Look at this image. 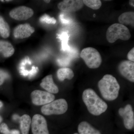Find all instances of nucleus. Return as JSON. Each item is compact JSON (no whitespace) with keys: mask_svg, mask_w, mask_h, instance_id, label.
I'll return each instance as SVG.
<instances>
[{"mask_svg":"<svg viewBox=\"0 0 134 134\" xmlns=\"http://www.w3.org/2000/svg\"><path fill=\"white\" fill-rule=\"evenodd\" d=\"M82 97L89 112L92 115H100L108 108L106 103L92 89H87L84 91Z\"/></svg>","mask_w":134,"mask_h":134,"instance_id":"nucleus-1","label":"nucleus"},{"mask_svg":"<svg viewBox=\"0 0 134 134\" xmlns=\"http://www.w3.org/2000/svg\"><path fill=\"white\" fill-rule=\"evenodd\" d=\"M98 85L102 97L105 100L111 101L118 97L120 87L117 79L112 75H105Z\"/></svg>","mask_w":134,"mask_h":134,"instance_id":"nucleus-2","label":"nucleus"},{"mask_svg":"<svg viewBox=\"0 0 134 134\" xmlns=\"http://www.w3.org/2000/svg\"><path fill=\"white\" fill-rule=\"evenodd\" d=\"M106 36L107 41L110 43H114L118 39L127 41L131 37L129 29L119 23L114 24L109 26Z\"/></svg>","mask_w":134,"mask_h":134,"instance_id":"nucleus-3","label":"nucleus"},{"mask_svg":"<svg viewBox=\"0 0 134 134\" xmlns=\"http://www.w3.org/2000/svg\"><path fill=\"white\" fill-rule=\"evenodd\" d=\"M81 57L90 68H97L102 63V59L100 53L93 47L83 48L81 52Z\"/></svg>","mask_w":134,"mask_h":134,"instance_id":"nucleus-4","label":"nucleus"},{"mask_svg":"<svg viewBox=\"0 0 134 134\" xmlns=\"http://www.w3.org/2000/svg\"><path fill=\"white\" fill-rule=\"evenodd\" d=\"M68 109V104L66 100L60 99L45 105L42 107L41 111L46 115H60L66 113Z\"/></svg>","mask_w":134,"mask_h":134,"instance_id":"nucleus-5","label":"nucleus"},{"mask_svg":"<svg viewBox=\"0 0 134 134\" xmlns=\"http://www.w3.org/2000/svg\"><path fill=\"white\" fill-rule=\"evenodd\" d=\"M32 101L35 105H46L53 101L55 96L48 92L41 90L34 91L31 94Z\"/></svg>","mask_w":134,"mask_h":134,"instance_id":"nucleus-6","label":"nucleus"},{"mask_svg":"<svg viewBox=\"0 0 134 134\" xmlns=\"http://www.w3.org/2000/svg\"><path fill=\"white\" fill-rule=\"evenodd\" d=\"M31 128L33 134H49L46 120L44 117L40 114L33 116Z\"/></svg>","mask_w":134,"mask_h":134,"instance_id":"nucleus-7","label":"nucleus"},{"mask_svg":"<svg viewBox=\"0 0 134 134\" xmlns=\"http://www.w3.org/2000/svg\"><path fill=\"white\" fill-rule=\"evenodd\" d=\"M33 14V10L25 6H21L15 8L9 13L10 16L17 21L27 20L31 17Z\"/></svg>","mask_w":134,"mask_h":134,"instance_id":"nucleus-8","label":"nucleus"},{"mask_svg":"<svg viewBox=\"0 0 134 134\" xmlns=\"http://www.w3.org/2000/svg\"><path fill=\"white\" fill-rule=\"evenodd\" d=\"M120 116L122 117L124 126L127 129L131 130L134 126V114L132 105L127 104L124 108H120L119 110Z\"/></svg>","mask_w":134,"mask_h":134,"instance_id":"nucleus-9","label":"nucleus"},{"mask_svg":"<svg viewBox=\"0 0 134 134\" xmlns=\"http://www.w3.org/2000/svg\"><path fill=\"white\" fill-rule=\"evenodd\" d=\"M82 0H65L58 4L59 9L65 12H76L81 9L84 6Z\"/></svg>","mask_w":134,"mask_h":134,"instance_id":"nucleus-10","label":"nucleus"},{"mask_svg":"<svg viewBox=\"0 0 134 134\" xmlns=\"http://www.w3.org/2000/svg\"><path fill=\"white\" fill-rule=\"evenodd\" d=\"M120 74L130 81L134 82V63L129 60L121 62L118 67Z\"/></svg>","mask_w":134,"mask_h":134,"instance_id":"nucleus-11","label":"nucleus"},{"mask_svg":"<svg viewBox=\"0 0 134 134\" xmlns=\"http://www.w3.org/2000/svg\"><path fill=\"white\" fill-rule=\"evenodd\" d=\"M35 31L34 28L29 24H20L15 28L14 36L15 38L23 39L29 37Z\"/></svg>","mask_w":134,"mask_h":134,"instance_id":"nucleus-12","label":"nucleus"},{"mask_svg":"<svg viewBox=\"0 0 134 134\" xmlns=\"http://www.w3.org/2000/svg\"><path fill=\"white\" fill-rule=\"evenodd\" d=\"M40 86L49 93H57L59 92L58 87L54 83L52 75L47 76L42 80Z\"/></svg>","mask_w":134,"mask_h":134,"instance_id":"nucleus-13","label":"nucleus"},{"mask_svg":"<svg viewBox=\"0 0 134 134\" xmlns=\"http://www.w3.org/2000/svg\"><path fill=\"white\" fill-rule=\"evenodd\" d=\"M79 134H101L100 131L96 129L86 121H82L78 125Z\"/></svg>","mask_w":134,"mask_h":134,"instance_id":"nucleus-14","label":"nucleus"},{"mask_svg":"<svg viewBox=\"0 0 134 134\" xmlns=\"http://www.w3.org/2000/svg\"><path fill=\"white\" fill-rule=\"evenodd\" d=\"M120 24L123 25H130L134 26V12L130 11L124 12L120 15L118 18Z\"/></svg>","mask_w":134,"mask_h":134,"instance_id":"nucleus-15","label":"nucleus"},{"mask_svg":"<svg viewBox=\"0 0 134 134\" xmlns=\"http://www.w3.org/2000/svg\"><path fill=\"white\" fill-rule=\"evenodd\" d=\"M14 52V48L11 43L7 41H0V53L2 54L4 57H10Z\"/></svg>","mask_w":134,"mask_h":134,"instance_id":"nucleus-16","label":"nucleus"},{"mask_svg":"<svg viewBox=\"0 0 134 134\" xmlns=\"http://www.w3.org/2000/svg\"><path fill=\"white\" fill-rule=\"evenodd\" d=\"M57 76L60 81H63L65 79L71 80L74 76V72L69 68H62L57 71Z\"/></svg>","mask_w":134,"mask_h":134,"instance_id":"nucleus-17","label":"nucleus"},{"mask_svg":"<svg viewBox=\"0 0 134 134\" xmlns=\"http://www.w3.org/2000/svg\"><path fill=\"white\" fill-rule=\"evenodd\" d=\"M31 123V119L29 115L25 114L21 117L20 129L22 134H29Z\"/></svg>","mask_w":134,"mask_h":134,"instance_id":"nucleus-18","label":"nucleus"},{"mask_svg":"<svg viewBox=\"0 0 134 134\" xmlns=\"http://www.w3.org/2000/svg\"><path fill=\"white\" fill-rule=\"evenodd\" d=\"M0 33L2 37L5 38L8 37L10 34L9 25L1 16H0Z\"/></svg>","mask_w":134,"mask_h":134,"instance_id":"nucleus-19","label":"nucleus"},{"mask_svg":"<svg viewBox=\"0 0 134 134\" xmlns=\"http://www.w3.org/2000/svg\"><path fill=\"white\" fill-rule=\"evenodd\" d=\"M84 5L93 10L99 9L102 6V2L99 0H84Z\"/></svg>","mask_w":134,"mask_h":134,"instance_id":"nucleus-20","label":"nucleus"},{"mask_svg":"<svg viewBox=\"0 0 134 134\" xmlns=\"http://www.w3.org/2000/svg\"><path fill=\"white\" fill-rule=\"evenodd\" d=\"M0 132L3 134H20V132L16 130H9L8 126L5 123H3L0 126Z\"/></svg>","mask_w":134,"mask_h":134,"instance_id":"nucleus-21","label":"nucleus"},{"mask_svg":"<svg viewBox=\"0 0 134 134\" xmlns=\"http://www.w3.org/2000/svg\"><path fill=\"white\" fill-rule=\"evenodd\" d=\"M9 77V75L5 70L0 69V86L4 82L5 79Z\"/></svg>","mask_w":134,"mask_h":134,"instance_id":"nucleus-22","label":"nucleus"},{"mask_svg":"<svg viewBox=\"0 0 134 134\" xmlns=\"http://www.w3.org/2000/svg\"><path fill=\"white\" fill-rule=\"evenodd\" d=\"M128 59L130 61L134 62V47L129 51L127 55Z\"/></svg>","mask_w":134,"mask_h":134,"instance_id":"nucleus-23","label":"nucleus"},{"mask_svg":"<svg viewBox=\"0 0 134 134\" xmlns=\"http://www.w3.org/2000/svg\"><path fill=\"white\" fill-rule=\"evenodd\" d=\"M134 1L133 0H131L129 1V4L130 5H131L132 7H134Z\"/></svg>","mask_w":134,"mask_h":134,"instance_id":"nucleus-24","label":"nucleus"},{"mask_svg":"<svg viewBox=\"0 0 134 134\" xmlns=\"http://www.w3.org/2000/svg\"><path fill=\"white\" fill-rule=\"evenodd\" d=\"M3 105V103L1 102V101H0V108L2 107Z\"/></svg>","mask_w":134,"mask_h":134,"instance_id":"nucleus-25","label":"nucleus"},{"mask_svg":"<svg viewBox=\"0 0 134 134\" xmlns=\"http://www.w3.org/2000/svg\"><path fill=\"white\" fill-rule=\"evenodd\" d=\"M44 1L46 3H48L50 2V1H46H46Z\"/></svg>","mask_w":134,"mask_h":134,"instance_id":"nucleus-26","label":"nucleus"},{"mask_svg":"<svg viewBox=\"0 0 134 134\" xmlns=\"http://www.w3.org/2000/svg\"><path fill=\"white\" fill-rule=\"evenodd\" d=\"M2 117H1V116H0V123H1V122H2Z\"/></svg>","mask_w":134,"mask_h":134,"instance_id":"nucleus-27","label":"nucleus"},{"mask_svg":"<svg viewBox=\"0 0 134 134\" xmlns=\"http://www.w3.org/2000/svg\"><path fill=\"white\" fill-rule=\"evenodd\" d=\"M74 134H79L77 133H74Z\"/></svg>","mask_w":134,"mask_h":134,"instance_id":"nucleus-28","label":"nucleus"}]
</instances>
